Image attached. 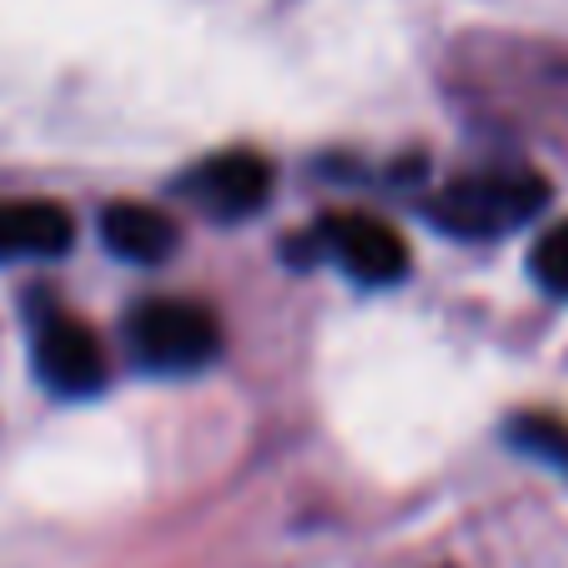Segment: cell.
<instances>
[{
  "instance_id": "obj_1",
  "label": "cell",
  "mask_w": 568,
  "mask_h": 568,
  "mask_svg": "<svg viewBox=\"0 0 568 568\" xmlns=\"http://www.w3.org/2000/svg\"><path fill=\"white\" fill-rule=\"evenodd\" d=\"M548 202V182L534 166H488L448 182L428 202V222L463 242H494L504 232H518L534 222Z\"/></svg>"
},
{
  "instance_id": "obj_2",
  "label": "cell",
  "mask_w": 568,
  "mask_h": 568,
  "mask_svg": "<svg viewBox=\"0 0 568 568\" xmlns=\"http://www.w3.org/2000/svg\"><path fill=\"white\" fill-rule=\"evenodd\" d=\"M126 347L146 373H202L222 353V322L212 307L186 297H151L131 307Z\"/></svg>"
},
{
  "instance_id": "obj_3",
  "label": "cell",
  "mask_w": 568,
  "mask_h": 568,
  "mask_svg": "<svg viewBox=\"0 0 568 568\" xmlns=\"http://www.w3.org/2000/svg\"><path fill=\"white\" fill-rule=\"evenodd\" d=\"M31 363L51 393L61 397H87L106 387V347L81 317L65 307L45 302L31 307Z\"/></svg>"
},
{
  "instance_id": "obj_4",
  "label": "cell",
  "mask_w": 568,
  "mask_h": 568,
  "mask_svg": "<svg viewBox=\"0 0 568 568\" xmlns=\"http://www.w3.org/2000/svg\"><path fill=\"white\" fill-rule=\"evenodd\" d=\"M317 257L337 262L353 282H367V287H393L403 272H408V242L383 222V216L367 212H337L327 222H317V232L302 236Z\"/></svg>"
},
{
  "instance_id": "obj_5",
  "label": "cell",
  "mask_w": 568,
  "mask_h": 568,
  "mask_svg": "<svg viewBox=\"0 0 568 568\" xmlns=\"http://www.w3.org/2000/svg\"><path fill=\"white\" fill-rule=\"evenodd\" d=\"M182 192L216 222L257 216L272 196V166L257 151H216L182 176Z\"/></svg>"
},
{
  "instance_id": "obj_6",
  "label": "cell",
  "mask_w": 568,
  "mask_h": 568,
  "mask_svg": "<svg viewBox=\"0 0 568 568\" xmlns=\"http://www.w3.org/2000/svg\"><path fill=\"white\" fill-rule=\"evenodd\" d=\"M75 242V216L41 196L0 202V262H45L65 257Z\"/></svg>"
},
{
  "instance_id": "obj_7",
  "label": "cell",
  "mask_w": 568,
  "mask_h": 568,
  "mask_svg": "<svg viewBox=\"0 0 568 568\" xmlns=\"http://www.w3.org/2000/svg\"><path fill=\"white\" fill-rule=\"evenodd\" d=\"M101 242L131 267H156L176 252V222L146 202H111L101 212Z\"/></svg>"
},
{
  "instance_id": "obj_8",
  "label": "cell",
  "mask_w": 568,
  "mask_h": 568,
  "mask_svg": "<svg viewBox=\"0 0 568 568\" xmlns=\"http://www.w3.org/2000/svg\"><path fill=\"white\" fill-rule=\"evenodd\" d=\"M508 443L518 453H534L538 463L568 468V423L554 418V413H524V418H514L508 423Z\"/></svg>"
},
{
  "instance_id": "obj_9",
  "label": "cell",
  "mask_w": 568,
  "mask_h": 568,
  "mask_svg": "<svg viewBox=\"0 0 568 568\" xmlns=\"http://www.w3.org/2000/svg\"><path fill=\"white\" fill-rule=\"evenodd\" d=\"M528 272H534V282L544 292H554V297H568V222L548 226V232L538 236L534 257H528Z\"/></svg>"
}]
</instances>
